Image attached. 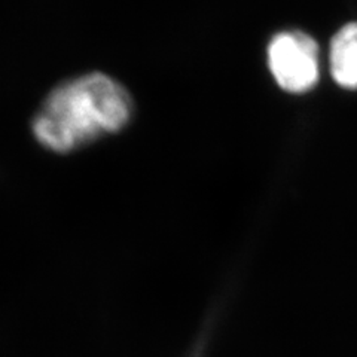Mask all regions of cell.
Listing matches in <instances>:
<instances>
[{"label": "cell", "mask_w": 357, "mask_h": 357, "mask_svg": "<svg viewBox=\"0 0 357 357\" xmlns=\"http://www.w3.org/2000/svg\"><path fill=\"white\" fill-rule=\"evenodd\" d=\"M131 114L132 100L127 89L114 77L93 72L52 88L30 128L43 149L66 155L121 131Z\"/></svg>", "instance_id": "6da1fadb"}, {"label": "cell", "mask_w": 357, "mask_h": 357, "mask_svg": "<svg viewBox=\"0 0 357 357\" xmlns=\"http://www.w3.org/2000/svg\"><path fill=\"white\" fill-rule=\"evenodd\" d=\"M329 66L333 81L345 89H357V22H349L332 38Z\"/></svg>", "instance_id": "3957f363"}, {"label": "cell", "mask_w": 357, "mask_h": 357, "mask_svg": "<svg viewBox=\"0 0 357 357\" xmlns=\"http://www.w3.org/2000/svg\"><path fill=\"white\" fill-rule=\"evenodd\" d=\"M266 59L275 82L287 93L304 94L319 82V45L307 33H278L268 45Z\"/></svg>", "instance_id": "7a4b0ae2"}]
</instances>
